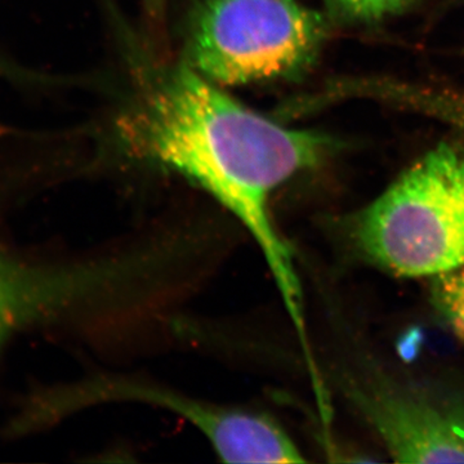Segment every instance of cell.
<instances>
[{
  "label": "cell",
  "mask_w": 464,
  "mask_h": 464,
  "mask_svg": "<svg viewBox=\"0 0 464 464\" xmlns=\"http://www.w3.org/2000/svg\"><path fill=\"white\" fill-rule=\"evenodd\" d=\"M128 52L130 96L118 121L125 149L188 179L240 226L261 252L295 331L306 332L295 256L271 200L293 177L325 163L341 143L275 123L182 61L163 63L134 44Z\"/></svg>",
  "instance_id": "1"
},
{
  "label": "cell",
  "mask_w": 464,
  "mask_h": 464,
  "mask_svg": "<svg viewBox=\"0 0 464 464\" xmlns=\"http://www.w3.org/2000/svg\"><path fill=\"white\" fill-rule=\"evenodd\" d=\"M360 257L402 277L464 265V145L444 142L344 225Z\"/></svg>",
  "instance_id": "2"
},
{
  "label": "cell",
  "mask_w": 464,
  "mask_h": 464,
  "mask_svg": "<svg viewBox=\"0 0 464 464\" xmlns=\"http://www.w3.org/2000/svg\"><path fill=\"white\" fill-rule=\"evenodd\" d=\"M143 289L141 259L121 241L63 261H32L0 250V346L14 332L45 324L109 343L139 314Z\"/></svg>",
  "instance_id": "3"
},
{
  "label": "cell",
  "mask_w": 464,
  "mask_h": 464,
  "mask_svg": "<svg viewBox=\"0 0 464 464\" xmlns=\"http://www.w3.org/2000/svg\"><path fill=\"white\" fill-rule=\"evenodd\" d=\"M328 32L325 16L298 0H197L182 63L219 87L297 81Z\"/></svg>",
  "instance_id": "4"
},
{
  "label": "cell",
  "mask_w": 464,
  "mask_h": 464,
  "mask_svg": "<svg viewBox=\"0 0 464 464\" xmlns=\"http://www.w3.org/2000/svg\"><path fill=\"white\" fill-rule=\"evenodd\" d=\"M134 402L169 411L201 433L222 462L304 463L306 458L273 415L197 398L168 384L121 373H97L48 393L39 417H63L90 406Z\"/></svg>",
  "instance_id": "5"
},
{
  "label": "cell",
  "mask_w": 464,
  "mask_h": 464,
  "mask_svg": "<svg viewBox=\"0 0 464 464\" xmlns=\"http://www.w3.org/2000/svg\"><path fill=\"white\" fill-rule=\"evenodd\" d=\"M344 396L399 463H464V392L380 372L351 375Z\"/></svg>",
  "instance_id": "6"
},
{
  "label": "cell",
  "mask_w": 464,
  "mask_h": 464,
  "mask_svg": "<svg viewBox=\"0 0 464 464\" xmlns=\"http://www.w3.org/2000/svg\"><path fill=\"white\" fill-rule=\"evenodd\" d=\"M430 302L449 332L464 343V265L430 277Z\"/></svg>",
  "instance_id": "7"
},
{
  "label": "cell",
  "mask_w": 464,
  "mask_h": 464,
  "mask_svg": "<svg viewBox=\"0 0 464 464\" xmlns=\"http://www.w3.org/2000/svg\"><path fill=\"white\" fill-rule=\"evenodd\" d=\"M414 0H324L329 14L350 24H372L398 14Z\"/></svg>",
  "instance_id": "8"
},
{
  "label": "cell",
  "mask_w": 464,
  "mask_h": 464,
  "mask_svg": "<svg viewBox=\"0 0 464 464\" xmlns=\"http://www.w3.org/2000/svg\"><path fill=\"white\" fill-rule=\"evenodd\" d=\"M0 78L18 84H41L44 82L42 75L36 74L32 70L24 69L18 63H12L8 58L2 56H0Z\"/></svg>",
  "instance_id": "9"
},
{
  "label": "cell",
  "mask_w": 464,
  "mask_h": 464,
  "mask_svg": "<svg viewBox=\"0 0 464 464\" xmlns=\"http://www.w3.org/2000/svg\"><path fill=\"white\" fill-rule=\"evenodd\" d=\"M146 5V11L152 18L161 17L166 9L167 0H143Z\"/></svg>",
  "instance_id": "10"
}]
</instances>
